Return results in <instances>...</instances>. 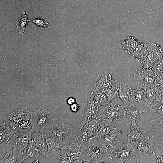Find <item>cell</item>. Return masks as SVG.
I'll return each mask as SVG.
<instances>
[{"label":"cell","instance_id":"8fae6325","mask_svg":"<svg viewBox=\"0 0 163 163\" xmlns=\"http://www.w3.org/2000/svg\"><path fill=\"white\" fill-rule=\"evenodd\" d=\"M32 131L22 133L18 132L6 140L8 145L18 151L23 152L31 141Z\"/></svg>","mask_w":163,"mask_h":163},{"label":"cell","instance_id":"603a6c76","mask_svg":"<svg viewBox=\"0 0 163 163\" xmlns=\"http://www.w3.org/2000/svg\"><path fill=\"white\" fill-rule=\"evenodd\" d=\"M140 40L133 36H129L125 37L119 45V47L124 50L129 56L139 45Z\"/></svg>","mask_w":163,"mask_h":163},{"label":"cell","instance_id":"74e56055","mask_svg":"<svg viewBox=\"0 0 163 163\" xmlns=\"http://www.w3.org/2000/svg\"><path fill=\"white\" fill-rule=\"evenodd\" d=\"M39 157H38L37 158L36 160H35V161H33L32 163H39Z\"/></svg>","mask_w":163,"mask_h":163},{"label":"cell","instance_id":"7c38bea8","mask_svg":"<svg viewBox=\"0 0 163 163\" xmlns=\"http://www.w3.org/2000/svg\"><path fill=\"white\" fill-rule=\"evenodd\" d=\"M120 83L113 76L109 69L105 70L98 80L93 86L92 92L103 90L107 88H120Z\"/></svg>","mask_w":163,"mask_h":163},{"label":"cell","instance_id":"8992f818","mask_svg":"<svg viewBox=\"0 0 163 163\" xmlns=\"http://www.w3.org/2000/svg\"><path fill=\"white\" fill-rule=\"evenodd\" d=\"M144 88L143 96L138 103L140 105L145 106L150 109L161 100V91L159 87L155 85L145 86Z\"/></svg>","mask_w":163,"mask_h":163},{"label":"cell","instance_id":"9c48e42d","mask_svg":"<svg viewBox=\"0 0 163 163\" xmlns=\"http://www.w3.org/2000/svg\"><path fill=\"white\" fill-rule=\"evenodd\" d=\"M133 80L137 88L156 85L157 77L155 73L152 70L143 68L136 69L133 74Z\"/></svg>","mask_w":163,"mask_h":163},{"label":"cell","instance_id":"d590c367","mask_svg":"<svg viewBox=\"0 0 163 163\" xmlns=\"http://www.w3.org/2000/svg\"><path fill=\"white\" fill-rule=\"evenodd\" d=\"M156 163H163V155H158L157 156Z\"/></svg>","mask_w":163,"mask_h":163},{"label":"cell","instance_id":"ba28073f","mask_svg":"<svg viewBox=\"0 0 163 163\" xmlns=\"http://www.w3.org/2000/svg\"><path fill=\"white\" fill-rule=\"evenodd\" d=\"M109 149L102 145L98 139L95 138L91 142L88 150L83 163H103V155Z\"/></svg>","mask_w":163,"mask_h":163},{"label":"cell","instance_id":"d4e9b609","mask_svg":"<svg viewBox=\"0 0 163 163\" xmlns=\"http://www.w3.org/2000/svg\"><path fill=\"white\" fill-rule=\"evenodd\" d=\"M145 141L142 139L138 142H133L136 147V151L138 156L146 153L155 155V152L153 146L146 142Z\"/></svg>","mask_w":163,"mask_h":163},{"label":"cell","instance_id":"d6a6232c","mask_svg":"<svg viewBox=\"0 0 163 163\" xmlns=\"http://www.w3.org/2000/svg\"><path fill=\"white\" fill-rule=\"evenodd\" d=\"M80 105L76 103L70 106V110L73 113H76L79 110Z\"/></svg>","mask_w":163,"mask_h":163},{"label":"cell","instance_id":"83f0119b","mask_svg":"<svg viewBox=\"0 0 163 163\" xmlns=\"http://www.w3.org/2000/svg\"><path fill=\"white\" fill-rule=\"evenodd\" d=\"M144 132L156 139H163V123L157 125H151Z\"/></svg>","mask_w":163,"mask_h":163},{"label":"cell","instance_id":"8d00e7d4","mask_svg":"<svg viewBox=\"0 0 163 163\" xmlns=\"http://www.w3.org/2000/svg\"><path fill=\"white\" fill-rule=\"evenodd\" d=\"M160 88L162 95V98H163V82L158 86Z\"/></svg>","mask_w":163,"mask_h":163},{"label":"cell","instance_id":"4dcf8cb0","mask_svg":"<svg viewBox=\"0 0 163 163\" xmlns=\"http://www.w3.org/2000/svg\"><path fill=\"white\" fill-rule=\"evenodd\" d=\"M28 21L32 22L35 24L37 26L44 29H48L50 27V25L48 23L46 22L40 17L32 20H28Z\"/></svg>","mask_w":163,"mask_h":163},{"label":"cell","instance_id":"ac0fdd59","mask_svg":"<svg viewBox=\"0 0 163 163\" xmlns=\"http://www.w3.org/2000/svg\"><path fill=\"white\" fill-rule=\"evenodd\" d=\"M31 142L40 153L41 158H46L47 147L45 137L42 132L37 133L32 131Z\"/></svg>","mask_w":163,"mask_h":163},{"label":"cell","instance_id":"f1b7e54d","mask_svg":"<svg viewBox=\"0 0 163 163\" xmlns=\"http://www.w3.org/2000/svg\"><path fill=\"white\" fill-rule=\"evenodd\" d=\"M28 14L26 12L23 13L16 25L18 29L19 34H23L25 33V28L27 25L28 21L27 20Z\"/></svg>","mask_w":163,"mask_h":163},{"label":"cell","instance_id":"e0dca14e","mask_svg":"<svg viewBox=\"0 0 163 163\" xmlns=\"http://www.w3.org/2000/svg\"><path fill=\"white\" fill-rule=\"evenodd\" d=\"M131 126L129 128L126 133L128 139L127 143L129 145L133 142H138L142 139L145 141L149 139V136H146L141 132L139 128L137 125L136 120H132Z\"/></svg>","mask_w":163,"mask_h":163},{"label":"cell","instance_id":"ffe728a7","mask_svg":"<svg viewBox=\"0 0 163 163\" xmlns=\"http://www.w3.org/2000/svg\"><path fill=\"white\" fill-rule=\"evenodd\" d=\"M149 116L151 125H156L163 123V98L150 109Z\"/></svg>","mask_w":163,"mask_h":163},{"label":"cell","instance_id":"1f68e13d","mask_svg":"<svg viewBox=\"0 0 163 163\" xmlns=\"http://www.w3.org/2000/svg\"><path fill=\"white\" fill-rule=\"evenodd\" d=\"M4 123L3 122L1 123L0 124V144L5 142L6 140V135L4 129Z\"/></svg>","mask_w":163,"mask_h":163},{"label":"cell","instance_id":"d6986e66","mask_svg":"<svg viewBox=\"0 0 163 163\" xmlns=\"http://www.w3.org/2000/svg\"><path fill=\"white\" fill-rule=\"evenodd\" d=\"M99 107L92 100L89 98L88 99V104L81 123V126L84 125L91 120L98 117Z\"/></svg>","mask_w":163,"mask_h":163},{"label":"cell","instance_id":"5b68a950","mask_svg":"<svg viewBox=\"0 0 163 163\" xmlns=\"http://www.w3.org/2000/svg\"><path fill=\"white\" fill-rule=\"evenodd\" d=\"M123 104L119 97L114 98L109 103L103 106L99 111L98 117L112 120L115 119L117 121L119 120L123 114Z\"/></svg>","mask_w":163,"mask_h":163},{"label":"cell","instance_id":"4316f807","mask_svg":"<svg viewBox=\"0 0 163 163\" xmlns=\"http://www.w3.org/2000/svg\"><path fill=\"white\" fill-rule=\"evenodd\" d=\"M31 157L41 158V155L34 144L31 142L23 152V156L21 162Z\"/></svg>","mask_w":163,"mask_h":163},{"label":"cell","instance_id":"f546056e","mask_svg":"<svg viewBox=\"0 0 163 163\" xmlns=\"http://www.w3.org/2000/svg\"><path fill=\"white\" fill-rule=\"evenodd\" d=\"M119 88H107L102 90L106 94L110 101L115 97H119Z\"/></svg>","mask_w":163,"mask_h":163},{"label":"cell","instance_id":"30bf717a","mask_svg":"<svg viewBox=\"0 0 163 163\" xmlns=\"http://www.w3.org/2000/svg\"><path fill=\"white\" fill-rule=\"evenodd\" d=\"M163 56V47L157 42H149V52L143 68L152 70L155 65Z\"/></svg>","mask_w":163,"mask_h":163},{"label":"cell","instance_id":"3957f363","mask_svg":"<svg viewBox=\"0 0 163 163\" xmlns=\"http://www.w3.org/2000/svg\"><path fill=\"white\" fill-rule=\"evenodd\" d=\"M52 112L47 107L41 105L36 111L31 112L30 120L31 129L39 132L57 122Z\"/></svg>","mask_w":163,"mask_h":163},{"label":"cell","instance_id":"e575fe53","mask_svg":"<svg viewBox=\"0 0 163 163\" xmlns=\"http://www.w3.org/2000/svg\"><path fill=\"white\" fill-rule=\"evenodd\" d=\"M77 99L73 97H70L68 98L66 100V103L69 105H71L76 103Z\"/></svg>","mask_w":163,"mask_h":163},{"label":"cell","instance_id":"cb8c5ba5","mask_svg":"<svg viewBox=\"0 0 163 163\" xmlns=\"http://www.w3.org/2000/svg\"><path fill=\"white\" fill-rule=\"evenodd\" d=\"M100 130L95 138L99 139L109 133L116 126L114 123L113 120L100 118Z\"/></svg>","mask_w":163,"mask_h":163},{"label":"cell","instance_id":"4fadbf2b","mask_svg":"<svg viewBox=\"0 0 163 163\" xmlns=\"http://www.w3.org/2000/svg\"><path fill=\"white\" fill-rule=\"evenodd\" d=\"M149 43V42L141 40L139 45L129 56L137 63L143 66L148 53Z\"/></svg>","mask_w":163,"mask_h":163},{"label":"cell","instance_id":"44dd1931","mask_svg":"<svg viewBox=\"0 0 163 163\" xmlns=\"http://www.w3.org/2000/svg\"><path fill=\"white\" fill-rule=\"evenodd\" d=\"M45 136L47 147L46 158L52 156H58L60 149L62 146L55 139L42 131Z\"/></svg>","mask_w":163,"mask_h":163},{"label":"cell","instance_id":"6da1fadb","mask_svg":"<svg viewBox=\"0 0 163 163\" xmlns=\"http://www.w3.org/2000/svg\"><path fill=\"white\" fill-rule=\"evenodd\" d=\"M92 139L82 141L72 138L70 143L60 149L58 158L61 163H72L75 160L83 163L88 150Z\"/></svg>","mask_w":163,"mask_h":163},{"label":"cell","instance_id":"836d02e7","mask_svg":"<svg viewBox=\"0 0 163 163\" xmlns=\"http://www.w3.org/2000/svg\"><path fill=\"white\" fill-rule=\"evenodd\" d=\"M156 145L160 148L163 152V139H156L155 141Z\"/></svg>","mask_w":163,"mask_h":163},{"label":"cell","instance_id":"277c9868","mask_svg":"<svg viewBox=\"0 0 163 163\" xmlns=\"http://www.w3.org/2000/svg\"><path fill=\"white\" fill-rule=\"evenodd\" d=\"M74 129V126L71 122L64 123L56 122L42 131L54 138L63 146L71 142Z\"/></svg>","mask_w":163,"mask_h":163},{"label":"cell","instance_id":"2e32d148","mask_svg":"<svg viewBox=\"0 0 163 163\" xmlns=\"http://www.w3.org/2000/svg\"><path fill=\"white\" fill-rule=\"evenodd\" d=\"M122 134V131L118 129L116 126L107 134L98 139L102 145L109 149L110 147L120 141Z\"/></svg>","mask_w":163,"mask_h":163},{"label":"cell","instance_id":"5bb4252c","mask_svg":"<svg viewBox=\"0 0 163 163\" xmlns=\"http://www.w3.org/2000/svg\"><path fill=\"white\" fill-rule=\"evenodd\" d=\"M118 92L119 97L124 104L129 105L136 102L133 90L129 83H120Z\"/></svg>","mask_w":163,"mask_h":163},{"label":"cell","instance_id":"9a60e30c","mask_svg":"<svg viewBox=\"0 0 163 163\" xmlns=\"http://www.w3.org/2000/svg\"><path fill=\"white\" fill-rule=\"evenodd\" d=\"M122 109L123 114L122 117L124 119L127 118L131 121L132 120H139L140 116L145 112L143 107L138 106L134 104L129 105H125L123 104Z\"/></svg>","mask_w":163,"mask_h":163},{"label":"cell","instance_id":"7a4b0ae2","mask_svg":"<svg viewBox=\"0 0 163 163\" xmlns=\"http://www.w3.org/2000/svg\"><path fill=\"white\" fill-rule=\"evenodd\" d=\"M133 142L128 145L127 142L119 141L109 149L108 155L111 163H133L139 156Z\"/></svg>","mask_w":163,"mask_h":163},{"label":"cell","instance_id":"484cf974","mask_svg":"<svg viewBox=\"0 0 163 163\" xmlns=\"http://www.w3.org/2000/svg\"><path fill=\"white\" fill-rule=\"evenodd\" d=\"M99 107L104 106L110 102L105 93L102 90L91 93L89 97Z\"/></svg>","mask_w":163,"mask_h":163},{"label":"cell","instance_id":"52a82bcc","mask_svg":"<svg viewBox=\"0 0 163 163\" xmlns=\"http://www.w3.org/2000/svg\"><path fill=\"white\" fill-rule=\"evenodd\" d=\"M31 112L25 106H22L14 112L5 115L4 120L14 123L20 128H27L30 124Z\"/></svg>","mask_w":163,"mask_h":163},{"label":"cell","instance_id":"7402d4cb","mask_svg":"<svg viewBox=\"0 0 163 163\" xmlns=\"http://www.w3.org/2000/svg\"><path fill=\"white\" fill-rule=\"evenodd\" d=\"M7 150L3 158L0 161V163H17L18 159L22 158L23 152L7 144Z\"/></svg>","mask_w":163,"mask_h":163}]
</instances>
